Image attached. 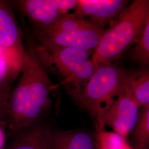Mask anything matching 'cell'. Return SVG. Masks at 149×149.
I'll use <instances>...</instances> for the list:
<instances>
[{"label":"cell","instance_id":"6da1fadb","mask_svg":"<svg viewBox=\"0 0 149 149\" xmlns=\"http://www.w3.org/2000/svg\"><path fill=\"white\" fill-rule=\"evenodd\" d=\"M16 85L10 92L2 125L10 135L37 122L50 106L56 87L34 55L26 54Z\"/></svg>","mask_w":149,"mask_h":149},{"label":"cell","instance_id":"7a4b0ae2","mask_svg":"<svg viewBox=\"0 0 149 149\" xmlns=\"http://www.w3.org/2000/svg\"><path fill=\"white\" fill-rule=\"evenodd\" d=\"M149 19V1L135 0L105 29L92 56L96 66L111 64L136 42Z\"/></svg>","mask_w":149,"mask_h":149},{"label":"cell","instance_id":"3957f363","mask_svg":"<svg viewBox=\"0 0 149 149\" xmlns=\"http://www.w3.org/2000/svg\"><path fill=\"white\" fill-rule=\"evenodd\" d=\"M104 31L74 11L62 16L51 27L37 32V36L41 47L76 48L94 53Z\"/></svg>","mask_w":149,"mask_h":149},{"label":"cell","instance_id":"277c9868","mask_svg":"<svg viewBox=\"0 0 149 149\" xmlns=\"http://www.w3.org/2000/svg\"><path fill=\"white\" fill-rule=\"evenodd\" d=\"M129 72L113 63L99 64L74 99L96 117L124 89Z\"/></svg>","mask_w":149,"mask_h":149},{"label":"cell","instance_id":"5b68a950","mask_svg":"<svg viewBox=\"0 0 149 149\" xmlns=\"http://www.w3.org/2000/svg\"><path fill=\"white\" fill-rule=\"evenodd\" d=\"M38 51L44 61L54 65L64 77L63 82L70 86V94L74 98L96 69L92 59L93 52L54 46L40 47Z\"/></svg>","mask_w":149,"mask_h":149},{"label":"cell","instance_id":"8992f818","mask_svg":"<svg viewBox=\"0 0 149 149\" xmlns=\"http://www.w3.org/2000/svg\"><path fill=\"white\" fill-rule=\"evenodd\" d=\"M139 108L126 82L122 92L97 115V128L107 125L126 138L137 122Z\"/></svg>","mask_w":149,"mask_h":149},{"label":"cell","instance_id":"52a82bcc","mask_svg":"<svg viewBox=\"0 0 149 149\" xmlns=\"http://www.w3.org/2000/svg\"><path fill=\"white\" fill-rule=\"evenodd\" d=\"M18 3L38 32L51 27L69 10L76 9L77 0H23Z\"/></svg>","mask_w":149,"mask_h":149},{"label":"cell","instance_id":"ba28073f","mask_svg":"<svg viewBox=\"0 0 149 149\" xmlns=\"http://www.w3.org/2000/svg\"><path fill=\"white\" fill-rule=\"evenodd\" d=\"M130 4L126 0H77L75 12L104 29Z\"/></svg>","mask_w":149,"mask_h":149},{"label":"cell","instance_id":"9c48e42d","mask_svg":"<svg viewBox=\"0 0 149 149\" xmlns=\"http://www.w3.org/2000/svg\"><path fill=\"white\" fill-rule=\"evenodd\" d=\"M8 149H53V131L42 123H35L12 135Z\"/></svg>","mask_w":149,"mask_h":149},{"label":"cell","instance_id":"30bf717a","mask_svg":"<svg viewBox=\"0 0 149 149\" xmlns=\"http://www.w3.org/2000/svg\"><path fill=\"white\" fill-rule=\"evenodd\" d=\"M0 47L24 58L27 52L13 12L8 3L0 1Z\"/></svg>","mask_w":149,"mask_h":149},{"label":"cell","instance_id":"8fae6325","mask_svg":"<svg viewBox=\"0 0 149 149\" xmlns=\"http://www.w3.org/2000/svg\"><path fill=\"white\" fill-rule=\"evenodd\" d=\"M23 59L0 47V92L11 91L21 71Z\"/></svg>","mask_w":149,"mask_h":149},{"label":"cell","instance_id":"7c38bea8","mask_svg":"<svg viewBox=\"0 0 149 149\" xmlns=\"http://www.w3.org/2000/svg\"><path fill=\"white\" fill-rule=\"evenodd\" d=\"M53 149H95L91 135L85 131H53Z\"/></svg>","mask_w":149,"mask_h":149},{"label":"cell","instance_id":"4fadbf2b","mask_svg":"<svg viewBox=\"0 0 149 149\" xmlns=\"http://www.w3.org/2000/svg\"><path fill=\"white\" fill-rule=\"evenodd\" d=\"M127 85L139 108L149 106V71L148 68L129 71Z\"/></svg>","mask_w":149,"mask_h":149},{"label":"cell","instance_id":"5bb4252c","mask_svg":"<svg viewBox=\"0 0 149 149\" xmlns=\"http://www.w3.org/2000/svg\"><path fill=\"white\" fill-rule=\"evenodd\" d=\"M132 134L133 149H148L149 143V106L140 107Z\"/></svg>","mask_w":149,"mask_h":149},{"label":"cell","instance_id":"9a60e30c","mask_svg":"<svg viewBox=\"0 0 149 149\" xmlns=\"http://www.w3.org/2000/svg\"><path fill=\"white\" fill-rule=\"evenodd\" d=\"M98 149H133L125 139L114 132H107L104 128H97Z\"/></svg>","mask_w":149,"mask_h":149},{"label":"cell","instance_id":"2e32d148","mask_svg":"<svg viewBox=\"0 0 149 149\" xmlns=\"http://www.w3.org/2000/svg\"><path fill=\"white\" fill-rule=\"evenodd\" d=\"M130 57L143 66L149 64V19L145 23L138 40L130 52Z\"/></svg>","mask_w":149,"mask_h":149},{"label":"cell","instance_id":"e0dca14e","mask_svg":"<svg viewBox=\"0 0 149 149\" xmlns=\"http://www.w3.org/2000/svg\"><path fill=\"white\" fill-rule=\"evenodd\" d=\"M10 92H0V124H2L5 117L8 96Z\"/></svg>","mask_w":149,"mask_h":149},{"label":"cell","instance_id":"ac0fdd59","mask_svg":"<svg viewBox=\"0 0 149 149\" xmlns=\"http://www.w3.org/2000/svg\"><path fill=\"white\" fill-rule=\"evenodd\" d=\"M7 135L5 127L0 124V149H5L6 145Z\"/></svg>","mask_w":149,"mask_h":149}]
</instances>
